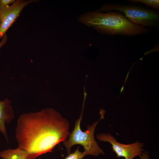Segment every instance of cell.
<instances>
[{
  "mask_svg": "<svg viewBox=\"0 0 159 159\" xmlns=\"http://www.w3.org/2000/svg\"><path fill=\"white\" fill-rule=\"evenodd\" d=\"M16 0H0V5L4 6H9V5L13 4Z\"/></svg>",
  "mask_w": 159,
  "mask_h": 159,
  "instance_id": "11",
  "label": "cell"
},
{
  "mask_svg": "<svg viewBox=\"0 0 159 159\" xmlns=\"http://www.w3.org/2000/svg\"><path fill=\"white\" fill-rule=\"evenodd\" d=\"M98 10L101 12H120L132 23L144 27L158 28L159 26V12L139 5L108 3L102 6Z\"/></svg>",
  "mask_w": 159,
  "mask_h": 159,
  "instance_id": "4",
  "label": "cell"
},
{
  "mask_svg": "<svg viewBox=\"0 0 159 159\" xmlns=\"http://www.w3.org/2000/svg\"><path fill=\"white\" fill-rule=\"evenodd\" d=\"M38 159H41V158H39Z\"/></svg>",
  "mask_w": 159,
  "mask_h": 159,
  "instance_id": "14",
  "label": "cell"
},
{
  "mask_svg": "<svg viewBox=\"0 0 159 159\" xmlns=\"http://www.w3.org/2000/svg\"><path fill=\"white\" fill-rule=\"evenodd\" d=\"M7 40V36L5 34L3 37V38L0 42V49L6 43Z\"/></svg>",
  "mask_w": 159,
  "mask_h": 159,
  "instance_id": "13",
  "label": "cell"
},
{
  "mask_svg": "<svg viewBox=\"0 0 159 159\" xmlns=\"http://www.w3.org/2000/svg\"><path fill=\"white\" fill-rule=\"evenodd\" d=\"M14 117L11 101L8 98L0 100V132L4 135L7 142H8V138L6 124L10 123Z\"/></svg>",
  "mask_w": 159,
  "mask_h": 159,
  "instance_id": "7",
  "label": "cell"
},
{
  "mask_svg": "<svg viewBox=\"0 0 159 159\" xmlns=\"http://www.w3.org/2000/svg\"><path fill=\"white\" fill-rule=\"evenodd\" d=\"M96 137L100 141L109 143L118 158L123 157L125 159H133L141 155L144 150V143L138 141L129 144H122L117 142L116 139L109 133H102L97 135Z\"/></svg>",
  "mask_w": 159,
  "mask_h": 159,
  "instance_id": "5",
  "label": "cell"
},
{
  "mask_svg": "<svg viewBox=\"0 0 159 159\" xmlns=\"http://www.w3.org/2000/svg\"><path fill=\"white\" fill-rule=\"evenodd\" d=\"M68 121L51 109L23 114L19 117L15 130L18 147L26 151L29 159L51 153L69 136Z\"/></svg>",
  "mask_w": 159,
  "mask_h": 159,
  "instance_id": "1",
  "label": "cell"
},
{
  "mask_svg": "<svg viewBox=\"0 0 159 159\" xmlns=\"http://www.w3.org/2000/svg\"><path fill=\"white\" fill-rule=\"evenodd\" d=\"M36 1L17 0L11 6H4L0 5V39L6 34L24 7Z\"/></svg>",
  "mask_w": 159,
  "mask_h": 159,
  "instance_id": "6",
  "label": "cell"
},
{
  "mask_svg": "<svg viewBox=\"0 0 159 159\" xmlns=\"http://www.w3.org/2000/svg\"></svg>",
  "mask_w": 159,
  "mask_h": 159,
  "instance_id": "15",
  "label": "cell"
},
{
  "mask_svg": "<svg viewBox=\"0 0 159 159\" xmlns=\"http://www.w3.org/2000/svg\"><path fill=\"white\" fill-rule=\"evenodd\" d=\"M127 1L131 3H143L157 11L159 10V0H130Z\"/></svg>",
  "mask_w": 159,
  "mask_h": 159,
  "instance_id": "9",
  "label": "cell"
},
{
  "mask_svg": "<svg viewBox=\"0 0 159 159\" xmlns=\"http://www.w3.org/2000/svg\"><path fill=\"white\" fill-rule=\"evenodd\" d=\"M83 106L82 112L80 117L78 119L75 123L73 130L70 133L67 140L63 142L68 155L71 153L72 146L76 144L82 145L84 147L83 152L86 156L87 155L98 156L100 155H105L103 150L99 146L94 138V133L96 127L100 119L104 118V115L105 111L103 109H101L99 113L101 114V117L96 122H95L90 125L87 126V129L82 131L80 127L81 121L82 119Z\"/></svg>",
  "mask_w": 159,
  "mask_h": 159,
  "instance_id": "3",
  "label": "cell"
},
{
  "mask_svg": "<svg viewBox=\"0 0 159 159\" xmlns=\"http://www.w3.org/2000/svg\"><path fill=\"white\" fill-rule=\"evenodd\" d=\"M78 20L101 33L110 35H140L148 33L151 29L132 23L121 13L116 11H89L80 15Z\"/></svg>",
  "mask_w": 159,
  "mask_h": 159,
  "instance_id": "2",
  "label": "cell"
},
{
  "mask_svg": "<svg viewBox=\"0 0 159 159\" xmlns=\"http://www.w3.org/2000/svg\"><path fill=\"white\" fill-rule=\"evenodd\" d=\"M0 157L3 159H29L27 152L19 147L1 151Z\"/></svg>",
  "mask_w": 159,
  "mask_h": 159,
  "instance_id": "8",
  "label": "cell"
},
{
  "mask_svg": "<svg viewBox=\"0 0 159 159\" xmlns=\"http://www.w3.org/2000/svg\"><path fill=\"white\" fill-rule=\"evenodd\" d=\"M80 146H78L75 151L70 153L64 159H83L86 156L84 152L79 150Z\"/></svg>",
  "mask_w": 159,
  "mask_h": 159,
  "instance_id": "10",
  "label": "cell"
},
{
  "mask_svg": "<svg viewBox=\"0 0 159 159\" xmlns=\"http://www.w3.org/2000/svg\"><path fill=\"white\" fill-rule=\"evenodd\" d=\"M139 156L140 159H150V155L148 151L145 150Z\"/></svg>",
  "mask_w": 159,
  "mask_h": 159,
  "instance_id": "12",
  "label": "cell"
}]
</instances>
